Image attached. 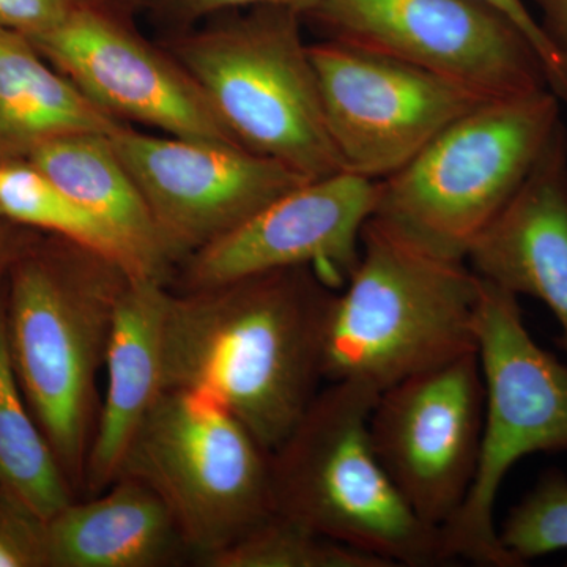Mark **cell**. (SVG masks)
Listing matches in <instances>:
<instances>
[{"mask_svg": "<svg viewBox=\"0 0 567 567\" xmlns=\"http://www.w3.org/2000/svg\"><path fill=\"white\" fill-rule=\"evenodd\" d=\"M25 162L111 227L137 257L145 276L166 282L174 262L140 186L110 136L58 137L33 148Z\"/></svg>", "mask_w": 567, "mask_h": 567, "instance_id": "cell-18", "label": "cell"}, {"mask_svg": "<svg viewBox=\"0 0 567 567\" xmlns=\"http://www.w3.org/2000/svg\"><path fill=\"white\" fill-rule=\"evenodd\" d=\"M377 199L379 181L349 171L306 182L189 256L183 290L311 265H324L349 279Z\"/></svg>", "mask_w": 567, "mask_h": 567, "instance_id": "cell-14", "label": "cell"}, {"mask_svg": "<svg viewBox=\"0 0 567 567\" xmlns=\"http://www.w3.org/2000/svg\"><path fill=\"white\" fill-rule=\"evenodd\" d=\"M480 278L543 301L567 353V133L554 140L466 256Z\"/></svg>", "mask_w": 567, "mask_h": 567, "instance_id": "cell-15", "label": "cell"}, {"mask_svg": "<svg viewBox=\"0 0 567 567\" xmlns=\"http://www.w3.org/2000/svg\"><path fill=\"white\" fill-rule=\"evenodd\" d=\"M31 41L118 122H140L186 140L237 144L188 71L134 32L122 11L80 0L58 28Z\"/></svg>", "mask_w": 567, "mask_h": 567, "instance_id": "cell-13", "label": "cell"}, {"mask_svg": "<svg viewBox=\"0 0 567 567\" xmlns=\"http://www.w3.org/2000/svg\"><path fill=\"white\" fill-rule=\"evenodd\" d=\"M110 140L140 186L174 264L311 182L237 144L148 136L123 125Z\"/></svg>", "mask_w": 567, "mask_h": 567, "instance_id": "cell-12", "label": "cell"}, {"mask_svg": "<svg viewBox=\"0 0 567 567\" xmlns=\"http://www.w3.org/2000/svg\"><path fill=\"white\" fill-rule=\"evenodd\" d=\"M380 391L330 382L270 454L274 513L388 565H446L440 529L416 516L380 464L369 417Z\"/></svg>", "mask_w": 567, "mask_h": 567, "instance_id": "cell-4", "label": "cell"}, {"mask_svg": "<svg viewBox=\"0 0 567 567\" xmlns=\"http://www.w3.org/2000/svg\"><path fill=\"white\" fill-rule=\"evenodd\" d=\"M477 2L486 3L492 9L498 10L499 13L509 18L514 24L520 29L525 35L532 41L533 47L536 48L537 54L543 59L544 66H546L547 82L550 85L555 74V58L550 47H548L546 35L540 29L539 22L533 17L532 11L525 6L524 0H477Z\"/></svg>", "mask_w": 567, "mask_h": 567, "instance_id": "cell-28", "label": "cell"}, {"mask_svg": "<svg viewBox=\"0 0 567 567\" xmlns=\"http://www.w3.org/2000/svg\"><path fill=\"white\" fill-rule=\"evenodd\" d=\"M319 0H162L156 6L175 22L193 24L204 18L216 14L230 13V11L254 9V7H279L297 11L306 18Z\"/></svg>", "mask_w": 567, "mask_h": 567, "instance_id": "cell-26", "label": "cell"}, {"mask_svg": "<svg viewBox=\"0 0 567 567\" xmlns=\"http://www.w3.org/2000/svg\"><path fill=\"white\" fill-rule=\"evenodd\" d=\"M123 125L43 61L31 39L0 29V156L25 159L70 134L111 136Z\"/></svg>", "mask_w": 567, "mask_h": 567, "instance_id": "cell-19", "label": "cell"}, {"mask_svg": "<svg viewBox=\"0 0 567 567\" xmlns=\"http://www.w3.org/2000/svg\"><path fill=\"white\" fill-rule=\"evenodd\" d=\"M539 10L540 29L555 58V74L550 92L567 104V0H532Z\"/></svg>", "mask_w": 567, "mask_h": 567, "instance_id": "cell-27", "label": "cell"}, {"mask_svg": "<svg viewBox=\"0 0 567 567\" xmlns=\"http://www.w3.org/2000/svg\"><path fill=\"white\" fill-rule=\"evenodd\" d=\"M481 278L465 260L431 251L369 218L347 289L336 295L323 379L386 388L477 352Z\"/></svg>", "mask_w": 567, "mask_h": 567, "instance_id": "cell-3", "label": "cell"}, {"mask_svg": "<svg viewBox=\"0 0 567 567\" xmlns=\"http://www.w3.org/2000/svg\"><path fill=\"white\" fill-rule=\"evenodd\" d=\"M484 409L477 352L409 377L377 399L369 417L375 456L431 527H445L472 487Z\"/></svg>", "mask_w": 567, "mask_h": 567, "instance_id": "cell-11", "label": "cell"}, {"mask_svg": "<svg viewBox=\"0 0 567 567\" xmlns=\"http://www.w3.org/2000/svg\"><path fill=\"white\" fill-rule=\"evenodd\" d=\"M123 475L162 496L200 566L274 514L270 454L226 406L197 391H164Z\"/></svg>", "mask_w": 567, "mask_h": 567, "instance_id": "cell-8", "label": "cell"}, {"mask_svg": "<svg viewBox=\"0 0 567 567\" xmlns=\"http://www.w3.org/2000/svg\"><path fill=\"white\" fill-rule=\"evenodd\" d=\"M324 121L344 171L383 181L443 130L488 103L409 63L327 40L309 47Z\"/></svg>", "mask_w": 567, "mask_h": 567, "instance_id": "cell-10", "label": "cell"}, {"mask_svg": "<svg viewBox=\"0 0 567 567\" xmlns=\"http://www.w3.org/2000/svg\"><path fill=\"white\" fill-rule=\"evenodd\" d=\"M80 0H0V29L28 39L52 31Z\"/></svg>", "mask_w": 567, "mask_h": 567, "instance_id": "cell-25", "label": "cell"}, {"mask_svg": "<svg viewBox=\"0 0 567 567\" xmlns=\"http://www.w3.org/2000/svg\"><path fill=\"white\" fill-rule=\"evenodd\" d=\"M306 18L328 40L398 59L488 102L550 91L528 37L477 0H319Z\"/></svg>", "mask_w": 567, "mask_h": 567, "instance_id": "cell-9", "label": "cell"}, {"mask_svg": "<svg viewBox=\"0 0 567 567\" xmlns=\"http://www.w3.org/2000/svg\"><path fill=\"white\" fill-rule=\"evenodd\" d=\"M477 358L486 386L483 439L472 487L440 529L447 561L517 567L495 527L503 481L535 453H567V364L528 333L518 297L481 278Z\"/></svg>", "mask_w": 567, "mask_h": 567, "instance_id": "cell-7", "label": "cell"}, {"mask_svg": "<svg viewBox=\"0 0 567 567\" xmlns=\"http://www.w3.org/2000/svg\"><path fill=\"white\" fill-rule=\"evenodd\" d=\"M334 297L309 267L169 292L164 386L210 395L274 453L319 393Z\"/></svg>", "mask_w": 567, "mask_h": 567, "instance_id": "cell-1", "label": "cell"}, {"mask_svg": "<svg viewBox=\"0 0 567 567\" xmlns=\"http://www.w3.org/2000/svg\"><path fill=\"white\" fill-rule=\"evenodd\" d=\"M130 278L122 265L55 235H37L7 274L11 361L74 492L84 487L100 410L96 377Z\"/></svg>", "mask_w": 567, "mask_h": 567, "instance_id": "cell-2", "label": "cell"}, {"mask_svg": "<svg viewBox=\"0 0 567 567\" xmlns=\"http://www.w3.org/2000/svg\"><path fill=\"white\" fill-rule=\"evenodd\" d=\"M3 163H6V159H3L2 156H0V169H2Z\"/></svg>", "mask_w": 567, "mask_h": 567, "instance_id": "cell-31", "label": "cell"}, {"mask_svg": "<svg viewBox=\"0 0 567 567\" xmlns=\"http://www.w3.org/2000/svg\"><path fill=\"white\" fill-rule=\"evenodd\" d=\"M7 278V276H6ZM7 282L0 281V484L41 517L70 505L74 491L33 420L7 339Z\"/></svg>", "mask_w": 567, "mask_h": 567, "instance_id": "cell-20", "label": "cell"}, {"mask_svg": "<svg viewBox=\"0 0 567 567\" xmlns=\"http://www.w3.org/2000/svg\"><path fill=\"white\" fill-rule=\"evenodd\" d=\"M297 11L254 7L174 41V58L246 151L306 181L344 171Z\"/></svg>", "mask_w": 567, "mask_h": 567, "instance_id": "cell-5", "label": "cell"}, {"mask_svg": "<svg viewBox=\"0 0 567 567\" xmlns=\"http://www.w3.org/2000/svg\"><path fill=\"white\" fill-rule=\"evenodd\" d=\"M50 567H167L193 561L169 507L133 476L48 520Z\"/></svg>", "mask_w": 567, "mask_h": 567, "instance_id": "cell-17", "label": "cell"}, {"mask_svg": "<svg viewBox=\"0 0 567 567\" xmlns=\"http://www.w3.org/2000/svg\"><path fill=\"white\" fill-rule=\"evenodd\" d=\"M498 539L517 567L567 550V476L546 470L518 505L509 511Z\"/></svg>", "mask_w": 567, "mask_h": 567, "instance_id": "cell-23", "label": "cell"}, {"mask_svg": "<svg viewBox=\"0 0 567 567\" xmlns=\"http://www.w3.org/2000/svg\"><path fill=\"white\" fill-rule=\"evenodd\" d=\"M111 9L122 11V13H132L134 10L148 9V7L158 6L162 0H96Z\"/></svg>", "mask_w": 567, "mask_h": 567, "instance_id": "cell-30", "label": "cell"}, {"mask_svg": "<svg viewBox=\"0 0 567 567\" xmlns=\"http://www.w3.org/2000/svg\"><path fill=\"white\" fill-rule=\"evenodd\" d=\"M35 237L37 234L31 229L7 221L0 216V281L6 279L11 265Z\"/></svg>", "mask_w": 567, "mask_h": 567, "instance_id": "cell-29", "label": "cell"}, {"mask_svg": "<svg viewBox=\"0 0 567 567\" xmlns=\"http://www.w3.org/2000/svg\"><path fill=\"white\" fill-rule=\"evenodd\" d=\"M0 567H50L47 518L2 484Z\"/></svg>", "mask_w": 567, "mask_h": 567, "instance_id": "cell-24", "label": "cell"}, {"mask_svg": "<svg viewBox=\"0 0 567 567\" xmlns=\"http://www.w3.org/2000/svg\"><path fill=\"white\" fill-rule=\"evenodd\" d=\"M207 567H391L385 559L271 514Z\"/></svg>", "mask_w": 567, "mask_h": 567, "instance_id": "cell-22", "label": "cell"}, {"mask_svg": "<svg viewBox=\"0 0 567 567\" xmlns=\"http://www.w3.org/2000/svg\"><path fill=\"white\" fill-rule=\"evenodd\" d=\"M0 216L102 254L136 278L145 276L137 257L111 227L25 159H10L0 169Z\"/></svg>", "mask_w": 567, "mask_h": 567, "instance_id": "cell-21", "label": "cell"}, {"mask_svg": "<svg viewBox=\"0 0 567 567\" xmlns=\"http://www.w3.org/2000/svg\"><path fill=\"white\" fill-rule=\"evenodd\" d=\"M166 282L130 278L118 300L114 327L104 358L106 388L93 434L84 487L102 494L121 476L134 436L162 398L163 320Z\"/></svg>", "mask_w": 567, "mask_h": 567, "instance_id": "cell-16", "label": "cell"}, {"mask_svg": "<svg viewBox=\"0 0 567 567\" xmlns=\"http://www.w3.org/2000/svg\"><path fill=\"white\" fill-rule=\"evenodd\" d=\"M561 125L550 91L483 104L379 181L372 218L431 251L466 260Z\"/></svg>", "mask_w": 567, "mask_h": 567, "instance_id": "cell-6", "label": "cell"}]
</instances>
